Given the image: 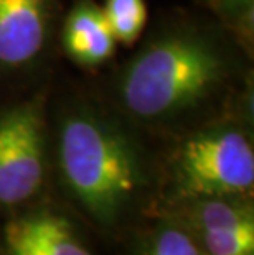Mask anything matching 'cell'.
<instances>
[{"label": "cell", "mask_w": 254, "mask_h": 255, "mask_svg": "<svg viewBox=\"0 0 254 255\" xmlns=\"http://www.w3.org/2000/svg\"><path fill=\"white\" fill-rule=\"evenodd\" d=\"M228 76L220 45L193 30L170 31L152 40L127 64L119 97L140 121H164L195 109Z\"/></svg>", "instance_id": "cell-1"}, {"label": "cell", "mask_w": 254, "mask_h": 255, "mask_svg": "<svg viewBox=\"0 0 254 255\" xmlns=\"http://www.w3.org/2000/svg\"><path fill=\"white\" fill-rule=\"evenodd\" d=\"M58 155L69 191L101 224L116 222L142 183L131 140L89 111H74L64 117Z\"/></svg>", "instance_id": "cell-2"}, {"label": "cell", "mask_w": 254, "mask_h": 255, "mask_svg": "<svg viewBox=\"0 0 254 255\" xmlns=\"http://www.w3.org/2000/svg\"><path fill=\"white\" fill-rule=\"evenodd\" d=\"M183 196L236 198L254 186V151L250 138L235 127L198 132L180 146L175 163Z\"/></svg>", "instance_id": "cell-3"}, {"label": "cell", "mask_w": 254, "mask_h": 255, "mask_svg": "<svg viewBox=\"0 0 254 255\" xmlns=\"http://www.w3.org/2000/svg\"><path fill=\"white\" fill-rule=\"evenodd\" d=\"M45 121L38 101L0 112V206H17L41 188Z\"/></svg>", "instance_id": "cell-4"}, {"label": "cell", "mask_w": 254, "mask_h": 255, "mask_svg": "<svg viewBox=\"0 0 254 255\" xmlns=\"http://www.w3.org/2000/svg\"><path fill=\"white\" fill-rule=\"evenodd\" d=\"M55 17V0H0V68L33 63L45 50Z\"/></svg>", "instance_id": "cell-5"}, {"label": "cell", "mask_w": 254, "mask_h": 255, "mask_svg": "<svg viewBox=\"0 0 254 255\" xmlns=\"http://www.w3.org/2000/svg\"><path fill=\"white\" fill-rule=\"evenodd\" d=\"M193 226L207 255H254L253 208L235 198L195 199Z\"/></svg>", "instance_id": "cell-6"}, {"label": "cell", "mask_w": 254, "mask_h": 255, "mask_svg": "<svg viewBox=\"0 0 254 255\" xmlns=\"http://www.w3.org/2000/svg\"><path fill=\"white\" fill-rule=\"evenodd\" d=\"M8 255H93L79 241L71 224L58 214L35 213L5 226Z\"/></svg>", "instance_id": "cell-7"}, {"label": "cell", "mask_w": 254, "mask_h": 255, "mask_svg": "<svg viewBox=\"0 0 254 255\" xmlns=\"http://www.w3.org/2000/svg\"><path fill=\"white\" fill-rule=\"evenodd\" d=\"M63 50L81 66H101L116 51V38L94 0H78L63 25Z\"/></svg>", "instance_id": "cell-8"}, {"label": "cell", "mask_w": 254, "mask_h": 255, "mask_svg": "<svg viewBox=\"0 0 254 255\" xmlns=\"http://www.w3.org/2000/svg\"><path fill=\"white\" fill-rule=\"evenodd\" d=\"M102 13L116 41L124 45H132L147 23L145 0H106Z\"/></svg>", "instance_id": "cell-9"}, {"label": "cell", "mask_w": 254, "mask_h": 255, "mask_svg": "<svg viewBox=\"0 0 254 255\" xmlns=\"http://www.w3.org/2000/svg\"><path fill=\"white\" fill-rule=\"evenodd\" d=\"M144 255H207L183 229L165 226L155 232Z\"/></svg>", "instance_id": "cell-10"}, {"label": "cell", "mask_w": 254, "mask_h": 255, "mask_svg": "<svg viewBox=\"0 0 254 255\" xmlns=\"http://www.w3.org/2000/svg\"><path fill=\"white\" fill-rule=\"evenodd\" d=\"M226 12L233 15L250 13L253 8V0H218Z\"/></svg>", "instance_id": "cell-11"}]
</instances>
